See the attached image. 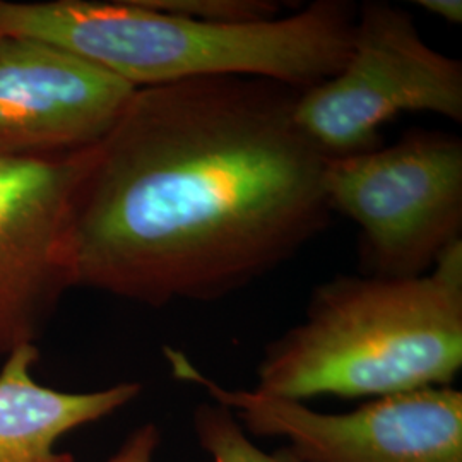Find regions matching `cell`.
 <instances>
[{
	"mask_svg": "<svg viewBox=\"0 0 462 462\" xmlns=\"http://www.w3.org/2000/svg\"><path fill=\"white\" fill-rule=\"evenodd\" d=\"M300 93L240 76L135 89L72 192V288L213 301L288 263L332 215Z\"/></svg>",
	"mask_w": 462,
	"mask_h": 462,
	"instance_id": "obj_1",
	"label": "cell"
},
{
	"mask_svg": "<svg viewBox=\"0 0 462 462\" xmlns=\"http://www.w3.org/2000/svg\"><path fill=\"white\" fill-rule=\"evenodd\" d=\"M356 13L346 0H315L273 21L216 24L146 0H0V38L64 50L135 89L240 76L307 91L346 64Z\"/></svg>",
	"mask_w": 462,
	"mask_h": 462,
	"instance_id": "obj_2",
	"label": "cell"
},
{
	"mask_svg": "<svg viewBox=\"0 0 462 462\" xmlns=\"http://www.w3.org/2000/svg\"><path fill=\"white\" fill-rule=\"evenodd\" d=\"M462 368V242L418 278L336 276L269 343L255 391L305 401L448 387Z\"/></svg>",
	"mask_w": 462,
	"mask_h": 462,
	"instance_id": "obj_3",
	"label": "cell"
},
{
	"mask_svg": "<svg viewBox=\"0 0 462 462\" xmlns=\"http://www.w3.org/2000/svg\"><path fill=\"white\" fill-rule=\"evenodd\" d=\"M330 213L362 231L364 274L418 278L462 242V141L413 129L393 146L328 158Z\"/></svg>",
	"mask_w": 462,
	"mask_h": 462,
	"instance_id": "obj_4",
	"label": "cell"
},
{
	"mask_svg": "<svg viewBox=\"0 0 462 462\" xmlns=\"http://www.w3.org/2000/svg\"><path fill=\"white\" fill-rule=\"evenodd\" d=\"M402 112L462 120V64L421 38L411 14L387 2L358 7L343 69L301 91L295 122L328 158L380 146V127Z\"/></svg>",
	"mask_w": 462,
	"mask_h": 462,
	"instance_id": "obj_5",
	"label": "cell"
},
{
	"mask_svg": "<svg viewBox=\"0 0 462 462\" xmlns=\"http://www.w3.org/2000/svg\"><path fill=\"white\" fill-rule=\"evenodd\" d=\"M177 379L199 385L255 437L282 439L297 462H462V393L429 387L370 399L349 413H319L301 401L228 389L185 353L166 349Z\"/></svg>",
	"mask_w": 462,
	"mask_h": 462,
	"instance_id": "obj_6",
	"label": "cell"
},
{
	"mask_svg": "<svg viewBox=\"0 0 462 462\" xmlns=\"http://www.w3.org/2000/svg\"><path fill=\"white\" fill-rule=\"evenodd\" d=\"M89 149V148H88ZM0 154V356L36 345L72 288L69 213L86 151Z\"/></svg>",
	"mask_w": 462,
	"mask_h": 462,
	"instance_id": "obj_7",
	"label": "cell"
},
{
	"mask_svg": "<svg viewBox=\"0 0 462 462\" xmlns=\"http://www.w3.org/2000/svg\"><path fill=\"white\" fill-rule=\"evenodd\" d=\"M135 88L64 50L0 38V154L47 156L91 148Z\"/></svg>",
	"mask_w": 462,
	"mask_h": 462,
	"instance_id": "obj_8",
	"label": "cell"
},
{
	"mask_svg": "<svg viewBox=\"0 0 462 462\" xmlns=\"http://www.w3.org/2000/svg\"><path fill=\"white\" fill-rule=\"evenodd\" d=\"M36 345L17 347L0 368V462H76L59 450L60 439L133 402L141 383L122 382L89 393H67L38 383Z\"/></svg>",
	"mask_w": 462,
	"mask_h": 462,
	"instance_id": "obj_9",
	"label": "cell"
},
{
	"mask_svg": "<svg viewBox=\"0 0 462 462\" xmlns=\"http://www.w3.org/2000/svg\"><path fill=\"white\" fill-rule=\"evenodd\" d=\"M192 423L199 446L213 462H297L284 447L271 454L261 450L235 414L215 401L199 404Z\"/></svg>",
	"mask_w": 462,
	"mask_h": 462,
	"instance_id": "obj_10",
	"label": "cell"
},
{
	"mask_svg": "<svg viewBox=\"0 0 462 462\" xmlns=\"http://www.w3.org/2000/svg\"><path fill=\"white\" fill-rule=\"evenodd\" d=\"M149 5L216 24H250L282 16L276 0H146Z\"/></svg>",
	"mask_w": 462,
	"mask_h": 462,
	"instance_id": "obj_11",
	"label": "cell"
},
{
	"mask_svg": "<svg viewBox=\"0 0 462 462\" xmlns=\"http://www.w3.org/2000/svg\"><path fill=\"white\" fill-rule=\"evenodd\" d=\"M160 430L154 423H146L125 439L114 456L105 462H152L160 447Z\"/></svg>",
	"mask_w": 462,
	"mask_h": 462,
	"instance_id": "obj_12",
	"label": "cell"
},
{
	"mask_svg": "<svg viewBox=\"0 0 462 462\" xmlns=\"http://www.w3.org/2000/svg\"><path fill=\"white\" fill-rule=\"evenodd\" d=\"M416 5L429 11L433 16L440 17L442 21L461 24L462 2L461 0H416Z\"/></svg>",
	"mask_w": 462,
	"mask_h": 462,
	"instance_id": "obj_13",
	"label": "cell"
}]
</instances>
